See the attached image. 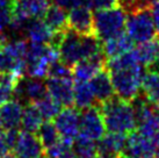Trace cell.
Here are the masks:
<instances>
[{
    "label": "cell",
    "instance_id": "obj_9",
    "mask_svg": "<svg viewBox=\"0 0 159 158\" xmlns=\"http://www.w3.org/2000/svg\"><path fill=\"white\" fill-rule=\"evenodd\" d=\"M122 155L129 158H156V145L152 138L134 130L127 136Z\"/></svg>",
    "mask_w": 159,
    "mask_h": 158
},
{
    "label": "cell",
    "instance_id": "obj_23",
    "mask_svg": "<svg viewBox=\"0 0 159 158\" xmlns=\"http://www.w3.org/2000/svg\"><path fill=\"white\" fill-rule=\"evenodd\" d=\"M42 123H43V118L34 104H28L23 106L22 118H21V127L23 130L37 132Z\"/></svg>",
    "mask_w": 159,
    "mask_h": 158
},
{
    "label": "cell",
    "instance_id": "obj_33",
    "mask_svg": "<svg viewBox=\"0 0 159 158\" xmlns=\"http://www.w3.org/2000/svg\"><path fill=\"white\" fill-rule=\"evenodd\" d=\"M9 151V146L6 142L4 132H0V158H2L5 155H7Z\"/></svg>",
    "mask_w": 159,
    "mask_h": 158
},
{
    "label": "cell",
    "instance_id": "obj_7",
    "mask_svg": "<svg viewBox=\"0 0 159 158\" xmlns=\"http://www.w3.org/2000/svg\"><path fill=\"white\" fill-rule=\"evenodd\" d=\"M79 118L80 113L78 112V108L72 106L61 109V112L56 115V118H53V123L62 140L73 143V141L79 135Z\"/></svg>",
    "mask_w": 159,
    "mask_h": 158
},
{
    "label": "cell",
    "instance_id": "obj_22",
    "mask_svg": "<svg viewBox=\"0 0 159 158\" xmlns=\"http://www.w3.org/2000/svg\"><path fill=\"white\" fill-rule=\"evenodd\" d=\"M127 136L116 132H108L99 140L98 149L100 154L122 155Z\"/></svg>",
    "mask_w": 159,
    "mask_h": 158
},
{
    "label": "cell",
    "instance_id": "obj_15",
    "mask_svg": "<svg viewBox=\"0 0 159 158\" xmlns=\"http://www.w3.org/2000/svg\"><path fill=\"white\" fill-rule=\"evenodd\" d=\"M23 33L29 43L35 44H51L55 36L53 33L43 19H33L27 22Z\"/></svg>",
    "mask_w": 159,
    "mask_h": 158
},
{
    "label": "cell",
    "instance_id": "obj_36",
    "mask_svg": "<svg viewBox=\"0 0 159 158\" xmlns=\"http://www.w3.org/2000/svg\"><path fill=\"white\" fill-rule=\"evenodd\" d=\"M156 1H159V0H144V2H145L148 6H150V7H151V5L153 4V2H156Z\"/></svg>",
    "mask_w": 159,
    "mask_h": 158
},
{
    "label": "cell",
    "instance_id": "obj_16",
    "mask_svg": "<svg viewBox=\"0 0 159 158\" xmlns=\"http://www.w3.org/2000/svg\"><path fill=\"white\" fill-rule=\"evenodd\" d=\"M138 61L144 67L159 70V37L141 43L135 49Z\"/></svg>",
    "mask_w": 159,
    "mask_h": 158
},
{
    "label": "cell",
    "instance_id": "obj_8",
    "mask_svg": "<svg viewBox=\"0 0 159 158\" xmlns=\"http://www.w3.org/2000/svg\"><path fill=\"white\" fill-rule=\"evenodd\" d=\"M48 94L45 81L41 78H34V77H28L26 78L23 76L20 79L16 87L14 88L13 95L22 104H34L36 101L41 100Z\"/></svg>",
    "mask_w": 159,
    "mask_h": 158
},
{
    "label": "cell",
    "instance_id": "obj_35",
    "mask_svg": "<svg viewBox=\"0 0 159 158\" xmlns=\"http://www.w3.org/2000/svg\"><path fill=\"white\" fill-rule=\"evenodd\" d=\"M13 0H0V7H11Z\"/></svg>",
    "mask_w": 159,
    "mask_h": 158
},
{
    "label": "cell",
    "instance_id": "obj_31",
    "mask_svg": "<svg viewBox=\"0 0 159 158\" xmlns=\"http://www.w3.org/2000/svg\"><path fill=\"white\" fill-rule=\"evenodd\" d=\"M12 97H13V91L0 85V107L11 100Z\"/></svg>",
    "mask_w": 159,
    "mask_h": 158
},
{
    "label": "cell",
    "instance_id": "obj_13",
    "mask_svg": "<svg viewBox=\"0 0 159 158\" xmlns=\"http://www.w3.org/2000/svg\"><path fill=\"white\" fill-rule=\"evenodd\" d=\"M47 91L50 97L64 107L73 105V80L67 78H47Z\"/></svg>",
    "mask_w": 159,
    "mask_h": 158
},
{
    "label": "cell",
    "instance_id": "obj_28",
    "mask_svg": "<svg viewBox=\"0 0 159 158\" xmlns=\"http://www.w3.org/2000/svg\"><path fill=\"white\" fill-rule=\"evenodd\" d=\"M87 6L94 12L103 11V9L114 8L120 6V0H89Z\"/></svg>",
    "mask_w": 159,
    "mask_h": 158
},
{
    "label": "cell",
    "instance_id": "obj_12",
    "mask_svg": "<svg viewBox=\"0 0 159 158\" xmlns=\"http://www.w3.org/2000/svg\"><path fill=\"white\" fill-rule=\"evenodd\" d=\"M12 150L18 158H37L43 154V145L35 132L20 130Z\"/></svg>",
    "mask_w": 159,
    "mask_h": 158
},
{
    "label": "cell",
    "instance_id": "obj_11",
    "mask_svg": "<svg viewBox=\"0 0 159 158\" xmlns=\"http://www.w3.org/2000/svg\"><path fill=\"white\" fill-rule=\"evenodd\" d=\"M106 61L103 50L92 57L81 59L72 66V78L80 81H89L99 71L105 69Z\"/></svg>",
    "mask_w": 159,
    "mask_h": 158
},
{
    "label": "cell",
    "instance_id": "obj_34",
    "mask_svg": "<svg viewBox=\"0 0 159 158\" xmlns=\"http://www.w3.org/2000/svg\"><path fill=\"white\" fill-rule=\"evenodd\" d=\"M57 158H77V156H75V154L72 150L69 149V150H66V151H64L62 155H59Z\"/></svg>",
    "mask_w": 159,
    "mask_h": 158
},
{
    "label": "cell",
    "instance_id": "obj_25",
    "mask_svg": "<svg viewBox=\"0 0 159 158\" xmlns=\"http://www.w3.org/2000/svg\"><path fill=\"white\" fill-rule=\"evenodd\" d=\"M36 134H37L41 143L43 145V149L45 150L51 148L52 145H55L61 140L59 132H58L57 128L52 121H45L42 123Z\"/></svg>",
    "mask_w": 159,
    "mask_h": 158
},
{
    "label": "cell",
    "instance_id": "obj_24",
    "mask_svg": "<svg viewBox=\"0 0 159 158\" xmlns=\"http://www.w3.org/2000/svg\"><path fill=\"white\" fill-rule=\"evenodd\" d=\"M72 151L77 158H99L98 144L94 141L78 136L72 143Z\"/></svg>",
    "mask_w": 159,
    "mask_h": 158
},
{
    "label": "cell",
    "instance_id": "obj_26",
    "mask_svg": "<svg viewBox=\"0 0 159 158\" xmlns=\"http://www.w3.org/2000/svg\"><path fill=\"white\" fill-rule=\"evenodd\" d=\"M34 105L40 110L42 118L45 121H52L53 118H56V115L62 109V105L58 104L57 101L52 99L49 94H47L41 100L34 102Z\"/></svg>",
    "mask_w": 159,
    "mask_h": 158
},
{
    "label": "cell",
    "instance_id": "obj_19",
    "mask_svg": "<svg viewBox=\"0 0 159 158\" xmlns=\"http://www.w3.org/2000/svg\"><path fill=\"white\" fill-rule=\"evenodd\" d=\"M142 92L143 97L151 105L159 108V70L146 71L142 81Z\"/></svg>",
    "mask_w": 159,
    "mask_h": 158
},
{
    "label": "cell",
    "instance_id": "obj_27",
    "mask_svg": "<svg viewBox=\"0 0 159 158\" xmlns=\"http://www.w3.org/2000/svg\"><path fill=\"white\" fill-rule=\"evenodd\" d=\"M67 77L72 78V67L67 66L59 59L50 64L47 78H67Z\"/></svg>",
    "mask_w": 159,
    "mask_h": 158
},
{
    "label": "cell",
    "instance_id": "obj_40",
    "mask_svg": "<svg viewBox=\"0 0 159 158\" xmlns=\"http://www.w3.org/2000/svg\"><path fill=\"white\" fill-rule=\"evenodd\" d=\"M1 128H2V126H1V121H0V129H1Z\"/></svg>",
    "mask_w": 159,
    "mask_h": 158
},
{
    "label": "cell",
    "instance_id": "obj_5",
    "mask_svg": "<svg viewBox=\"0 0 159 158\" xmlns=\"http://www.w3.org/2000/svg\"><path fill=\"white\" fill-rule=\"evenodd\" d=\"M106 126L100 107L91 106L83 109L79 118V135L84 138L97 142L105 135Z\"/></svg>",
    "mask_w": 159,
    "mask_h": 158
},
{
    "label": "cell",
    "instance_id": "obj_1",
    "mask_svg": "<svg viewBox=\"0 0 159 158\" xmlns=\"http://www.w3.org/2000/svg\"><path fill=\"white\" fill-rule=\"evenodd\" d=\"M106 129L128 136L137 128L134 106L130 101L122 100L115 95L111 100L99 105Z\"/></svg>",
    "mask_w": 159,
    "mask_h": 158
},
{
    "label": "cell",
    "instance_id": "obj_30",
    "mask_svg": "<svg viewBox=\"0 0 159 158\" xmlns=\"http://www.w3.org/2000/svg\"><path fill=\"white\" fill-rule=\"evenodd\" d=\"M55 4L61 6L64 9H72L77 7V6H81V5H89V0H53Z\"/></svg>",
    "mask_w": 159,
    "mask_h": 158
},
{
    "label": "cell",
    "instance_id": "obj_3",
    "mask_svg": "<svg viewBox=\"0 0 159 158\" xmlns=\"http://www.w3.org/2000/svg\"><path fill=\"white\" fill-rule=\"evenodd\" d=\"M94 34L101 42L123 33L127 21V13L121 6L114 8L97 11L93 14Z\"/></svg>",
    "mask_w": 159,
    "mask_h": 158
},
{
    "label": "cell",
    "instance_id": "obj_39",
    "mask_svg": "<svg viewBox=\"0 0 159 158\" xmlns=\"http://www.w3.org/2000/svg\"><path fill=\"white\" fill-rule=\"evenodd\" d=\"M120 158H129V157H125V156H123V155H121V157Z\"/></svg>",
    "mask_w": 159,
    "mask_h": 158
},
{
    "label": "cell",
    "instance_id": "obj_14",
    "mask_svg": "<svg viewBox=\"0 0 159 158\" xmlns=\"http://www.w3.org/2000/svg\"><path fill=\"white\" fill-rule=\"evenodd\" d=\"M89 85L92 87L93 94H94L98 105H101L115 97L111 73L106 67L99 71L97 75L89 80Z\"/></svg>",
    "mask_w": 159,
    "mask_h": 158
},
{
    "label": "cell",
    "instance_id": "obj_20",
    "mask_svg": "<svg viewBox=\"0 0 159 158\" xmlns=\"http://www.w3.org/2000/svg\"><path fill=\"white\" fill-rule=\"evenodd\" d=\"M43 21L53 33H61L65 31L67 27V14L65 9L56 4H51L47 9Z\"/></svg>",
    "mask_w": 159,
    "mask_h": 158
},
{
    "label": "cell",
    "instance_id": "obj_38",
    "mask_svg": "<svg viewBox=\"0 0 159 158\" xmlns=\"http://www.w3.org/2000/svg\"><path fill=\"white\" fill-rule=\"evenodd\" d=\"M37 158H48L47 156H40V157H37Z\"/></svg>",
    "mask_w": 159,
    "mask_h": 158
},
{
    "label": "cell",
    "instance_id": "obj_4",
    "mask_svg": "<svg viewBox=\"0 0 159 158\" xmlns=\"http://www.w3.org/2000/svg\"><path fill=\"white\" fill-rule=\"evenodd\" d=\"M125 31L135 43H144L157 36L150 7L136 9L127 14Z\"/></svg>",
    "mask_w": 159,
    "mask_h": 158
},
{
    "label": "cell",
    "instance_id": "obj_10",
    "mask_svg": "<svg viewBox=\"0 0 159 158\" xmlns=\"http://www.w3.org/2000/svg\"><path fill=\"white\" fill-rule=\"evenodd\" d=\"M67 27L80 35H95L92 9L86 5L70 9L67 14Z\"/></svg>",
    "mask_w": 159,
    "mask_h": 158
},
{
    "label": "cell",
    "instance_id": "obj_21",
    "mask_svg": "<svg viewBox=\"0 0 159 158\" xmlns=\"http://www.w3.org/2000/svg\"><path fill=\"white\" fill-rule=\"evenodd\" d=\"M97 101L89 81L75 80L73 83V105L78 109H85L94 106Z\"/></svg>",
    "mask_w": 159,
    "mask_h": 158
},
{
    "label": "cell",
    "instance_id": "obj_17",
    "mask_svg": "<svg viewBox=\"0 0 159 158\" xmlns=\"http://www.w3.org/2000/svg\"><path fill=\"white\" fill-rule=\"evenodd\" d=\"M23 104L18 99H11L0 107V121L5 129H13L21 126Z\"/></svg>",
    "mask_w": 159,
    "mask_h": 158
},
{
    "label": "cell",
    "instance_id": "obj_37",
    "mask_svg": "<svg viewBox=\"0 0 159 158\" xmlns=\"http://www.w3.org/2000/svg\"><path fill=\"white\" fill-rule=\"evenodd\" d=\"M2 158H18V157H16L14 154H7V155H5Z\"/></svg>",
    "mask_w": 159,
    "mask_h": 158
},
{
    "label": "cell",
    "instance_id": "obj_32",
    "mask_svg": "<svg viewBox=\"0 0 159 158\" xmlns=\"http://www.w3.org/2000/svg\"><path fill=\"white\" fill-rule=\"evenodd\" d=\"M151 14H152V19H153V23H155L156 30L159 33V1H156L151 5Z\"/></svg>",
    "mask_w": 159,
    "mask_h": 158
},
{
    "label": "cell",
    "instance_id": "obj_18",
    "mask_svg": "<svg viewBox=\"0 0 159 158\" xmlns=\"http://www.w3.org/2000/svg\"><path fill=\"white\" fill-rule=\"evenodd\" d=\"M135 42L134 40L128 35V33L124 30L123 33L119 34L117 36H114L111 39L107 40L102 44V50L106 58H114L120 55L128 53L134 49Z\"/></svg>",
    "mask_w": 159,
    "mask_h": 158
},
{
    "label": "cell",
    "instance_id": "obj_2",
    "mask_svg": "<svg viewBox=\"0 0 159 158\" xmlns=\"http://www.w3.org/2000/svg\"><path fill=\"white\" fill-rule=\"evenodd\" d=\"M115 95L122 100L131 101L139 95L144 77V66L142 64L109 71Z\"/></svg>",
    "mask_w": 159,
    "mask_h": 158
},
{
    "label": "cell",
    "instance_id": "obj_6",
    "mask_svg": "<svg viewBox=\"0 0 159 158\" xmlns=\"http://www.w3.org/2000/svg\"><path fill=\"white\" fill-rule=\"evenodd\" d=\"M57 49L59 53V61L72 67L75 63L84 59L83 35L67 28L63 34Z\"/></svg>",
    "mask_w": 159,
    "mask_h": 158
},
{
    "label": "cell",
    "instance_id": "obj_29",
    "mask_svg": "<svg viewBox=\"0 0 159 158\" xmlns=\"http://www.w3.org/2000/svg\"><path fill=\"white\" fill-rule=\"evenodd\" d=\"M12 21L11 7H0V34L8 28Z\"/></svg>",
    "mask_w": 159,
    "mask_h": 158
}]
</instances>
